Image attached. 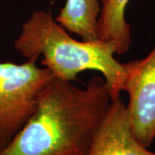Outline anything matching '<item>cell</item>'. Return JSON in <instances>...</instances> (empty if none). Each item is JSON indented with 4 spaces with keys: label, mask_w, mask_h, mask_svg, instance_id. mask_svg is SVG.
<instances>
[{
    "label": "cell",
    "mask_w": 155,
    "mask_h": 155,
    "mask_svg": "<svg viewBox=\"0 0 155 155\" xmlns=\"http://www.w3.org/2000/svg\"><path fill=\"white\" fill-rule=\"evenodd\" d=\"M111 101L104 78L94 76L80 88L54 76L0 155H87Z\"/></svg>",
    "instance_id": "1"
},
{
    "label": "cell",
    "mask_w": 155,
    "mask_h": 155,
    "mask_svg": "<svg viewBox=\"0 0 155 155\" xmlns=\"http://www.w3.org/2000/svg\"><path fill=\"white\" fill-rule=\"evenodd\" d=\"M14 47L27 61L42 57L41 66L61 80L72 82L84 71H97L110 88L111 99L120 97L123 91L126 69L115 57L116 46L98 39L72 38L49 12H33L22 24Z\"/></svg>",
    "instance_id": "2"
},
{
    "label": "cell",
    "mask_w": 155,
    "mask_h": 155,
    "mask_svg": "<svg viewBox=\"0 0 155 155\" xmlns=\"http://www.w3.org/2000/svg\"><path fill=\"white\" fill-rule=\"evenodd\" d=\"M54 77L36 61L0 62V150L32 116L41 92Z\"/></svg>",
    "instance_id": "3"
},
{
    "label": "cell",
    "mask_w": 155,
    "mask_h": 155,
    "mask_svg": "<svg viewBox=\"0 0 155 155\" xmlns=\"http://www.w3.org/2000/svg\"><path fill=\"white\" fill-rule=\"evenodd\" d=\"M123 91L128 95L127 113L134 135L145 147L155 139V45L143 59L124 63Z\"/></svg>",
    "instance_id": "4"
},
{
    "label": "cell",
    "mask_w": 155,
    "mask_h": 155,
    "mask_svg": "<svg viewBox=\"0 0 155 155\" xmlns=\"http://www.w3.org/2000/svg\"><path fill=\"white\" fill-rule=\"evenodd\" d=\"M87 155H155L134 135L127 107L121 97L111 101Z\"/></svg>",
    "instance_id": "5"
},
{
    "label": "cell",
    "mask_w": 155,
    "mask_h": 155,
    "mask_svg": "<svg viewBox=\"0 0 155 155\" xmlns=\"http://www.w3.org/2000/svg\"><path fill=\"white\" fill-rule=\"evenodd\" d=\"M129 0H102L97 22V39L116 46V54H124L132 43L131 28L125 18Z\"/></svg>",
    "instance_id": "6"
},
{
    "label": "cell",
    "mask_w": 155,
    "mask_h": 155,
    "mask_svg": "<svg viewBox=\"0 0 155 155\" xmlns=\"http://www.w3.org/2000/svg\"><path fill=\"white\" fill-rule=\"evenodd\" d=\"M101 11L99 0H66L57 22L68 32L78 35L83 41L97 40V22Z\"/></svg>",
    "instance_id": "7"
}]
</instances>
